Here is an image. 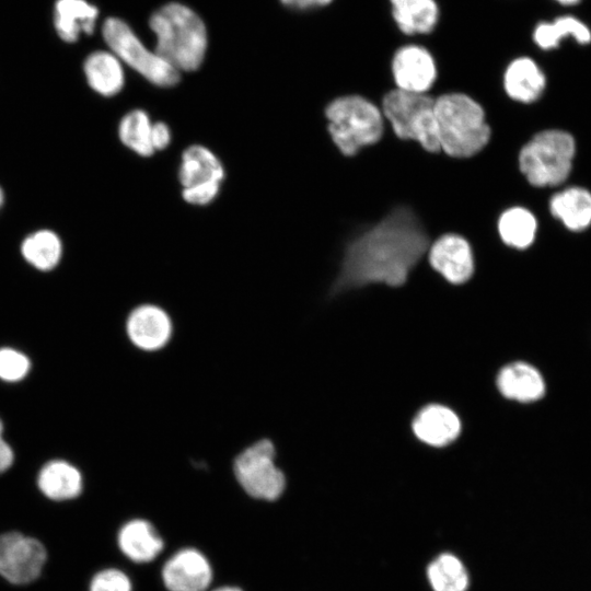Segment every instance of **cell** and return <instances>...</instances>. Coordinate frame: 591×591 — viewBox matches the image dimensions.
Returning a JSON list of instances; mask_svg holds the SVG:
<instances>
[{
  "instance_id": "19",
  "label": "cell",
  "mask_w": 591,
  "mask_h": 591,
  "mask_svg": "<svg viewBox=\"0 0 591 591\" xmlns=\"http://www.w3.org/2000/svg\"><path fill=\"white\" fill-rule=\"evenodd\" d=\"M117 546L121 554L136 564L154 560L164 548V541L151 522L131 519L117 532Z\"/></svg>"
},
{
  "instance_id": "31",
  "label": "cell",
  "mask_w": 591,
  "mask_h": 591,
  "mask_svg": "<svg viewBox=\"0 0 591 591\" xmlns=\"http://www.w3.org/2000/svg\"><path fill=\"white\" fill-rule=\"evenodd\" d=\"M221 184L218 182L202 183L182 188L184 201L193 206H207L213 202L220 194Z\"/></svg>"
},
{
  "instance_id": "28",
  "label": "cell",
  "mask_w": 591,
  "mask_h": 591,
  "mask_svg": "<svg viewBox=\"0 0 591 591\" xmlns=\"http://www.w3.org/2000/svg\"><path fill=\"white\" fill-rule=\"evenodd\" d=\"M428 582L433 591H466L468 572L463 561L455 555H438L427 568Z\"/></svg>"
},
{
  "instance_id": "3",
  "label": "cell",
  "mask_w": 591,
  "mask_h": 591,
  "mask_svg": "<svg viewBox=\"0 0 591 591\" xmlns=\"http://www.w3.org/2000/svg\"><path fill=\"white\" fill-rule=\"evenodd\" d=\"M440 151L456 158H471L489 141L490 127L483 107L471 96L452 92L434 99Z\"/></svg>"
},
{
  "instance_id": "16",
  "label": "cell",
  "mask_w": 591,
  "mask_h": 591,
  "mask_svg": "<svg viewBox=\"0 0 591 591\" xmlns=\"http://www.w3.org/2000/svg\"><path fill=\"white\" fill-rule=\"evenodd\" d=\"M567 39L580 46L590 45V25L581 18L566 13L537 21L531 31L532 43L542 51L556 50Z\"/></svg>"
},
{
  "instance_id": "20",
  "label": "cell",
  "mask_w": 591,
  "mask_h": 591,
  "mask_svg": "<svg viewBox=\"0 0 591 591\" xmlns=\"http://www.w3.org/2000/svg\"><path fill=\"white\" fill-rule=\"evenodd\" d=\"M496 383L503 397L519 403L536 402L546 391L542 373L534 366L521 361L501 368Z\"/></svg>"
},
{
  "instance_id": "15",
  "label": "cell",
  "mask_w": 591,
  "mask_h": 591,
  "mask_svg": "<svg viewBox=\"0 0 591 591\" xmlns=\"http://www.w3.org/2000/svg\"><path fill=\"white\" fill-rule=\"evenodd\" d=\"M547 85L546 74L541 65L531 56L512 58L505 67L502 86L513 101L530 104L538 101Z\"/></svg>"
},
{
  "instance_id": "14",
  "label": "cell",
  "mask_w": 591,
  "mask_h": 591,
  "mask_svg": "<svg viewBox=\"0 0 591 591\" xmlns=\"http://www.w3.org/2000/svg\"><path fill=\"white\" fill-rule=\"evenodd\" d=\"M126 333L137 348L155 351L163 348L172 335V322L167 313L154 304L135 308L126 321Z\"/></svg>"
},
{
  "instance_id": "33",
  "label": "cell",
  "mask_w": 591,
  "mask_h": 591,
  "mask_svg": "<svg viewBox=\"0 0 591 591\" xmlns=\"http://www.w3.org/2000/svg\"><path fill=\"white\" fill-rule=\"evenodd\" d=\"M285 7L294 11H313L332 5L335 0H279Z\"/></svg>"
},
{
  "instance_id": "2",
  "label": "cell",
  "mask_w": 591,
  "mask_h": 591,
  "mask_svg": "<svg viewBox=\"0 0 591 591\" xmlns=\"http://www.w3.org/2000/svg\"><path fill=\"white\" fill-rule=\"evenodd\" d=\"M149 27L155 36L153 49L181 73L201 67L208 49V31L190 7L167 2L151 14Z\"/></svg>"
},
{
  "instance_id": "24",
  "label": "cell",
  "mask_w": 591,
  "mask_h": 591,
  "mask_svg": "<svg viewBox=\"0 0 591 591\" xmlns=\"http://www.w3.org/2000/svg\"><path fill=\"white\" fill-rule=\"evenodd\" d=\"M97 16V8L86 0H57L54 24L62 40L73 43L81 34L94 32Z\"/></svg>"
},
{
  "instance_id": "4",
  "label": "cell",
  "mask_w": 591,
  "mask_h": 591,
  "mask_svg": "<svg viewBox=\"0 0 591 591\" xmlns=\"http://www.w3.org/2000/svg\"><path fill=\"white\" fill-rule=\"evenodd\" d=\"M576 154L577 142L571 132L560 128L544 129L521 148L519 170L533 187H558L569 178Z\"/></svg>"
},
{
  "instance_id": "11",
  "label": "cell",
  "mask_w": 591,
  "mask_h": 591,
  "mask_svg": "<svg viewBox=\"0 0 591 591\" xmlns=\"http://www.w3.org/2000/svg\"><path fill=\"white\" fill-rule=\"evenodd\" d=\"M161 578L167 591H207L213 570L204 553L195 547H185L164 563Z\"/></svg>"
},
{
  "instance_id": "13",
  "label": "cell",
  "mask_w": 591,
  "mask_h": 591,
  "mask_svg": "<svg viewBox=\"0 0 591 591\" xmlns=\"http://www.w3.org/2000/svg\"><path fill=\"white\" fill-rule=\"evenodd\" d=\"M391 21L408 39L433 34L442 20L439 0H386Z\"/></svg>"
},
{
  "instance_id": "30",
  "label": "cell",
  "mask_w": 591,
  "mask_h": 591,
  "mask_svg": "<svg viewBox=\"0 0 591 591\" xmlns=\"http://www.w3.org/2000/svg\"><path fill=\"white\" fill-rule=\"evenodd\" d=\"M30 366V360L24 354L12 348L0 349V379L19 381L27 374Z\"/></svg>"
},
{
  "instance_id": "36",
  "label": "cell",
  "mask_w": 591,
  "mask_h": 591,
  "mask_svg": "<svg viewBox=\"0 0 591 591\" xmlns=\"http://www.w3.org/2000/svg\"><path fill=\"white\" fill-rule=\"evenodd\" d=\"M211 591H243L241 588L236 587V586H222V587H218Z\"/></svg>"
},
{
  "instance_id": "34",
  "label": "cell",
  "mask_w": 591,
  "mask_h": 591,
  "mask_svg": "<svg viewBox=\"0 0 591 591\" xmlns=\"http://www.w3.org/2000/svg\"><path fill=\"white\" fill-rule=\"evenodd\" d=\"M2 433L3 425L0 419V474L8 471L14 461L13 451L9 443L3 439Z\"/></svg>"
},
{
  "instance_id": "29",
  "label": "cell",
  "mask_w": 591,
  "mask_h": 591,
  "mask_svg": "<svg viewBox=\"0 0 591 591\" xmlns=\"http://www.w3.org/2000/svg\"><path fill=\"white\" fill-rule=\"evenodd\" d=\"M88 591H132V582L121 569L108 567L92 576Z\"/></svg>"
},
{
  "instance_id": "23",
  "label": "cell",
  "mask_w": 591,
  "mask_h": 591,
  "mask_svg": "<svg viewBox=\"0 0 591 591\" xmlns=\"http://www.w3.org/2000/svg\"><path fill=\"white\" fill-rule=\"evenodd\" d=\"M37 487L51 501H68L81 495L83 478L80 471L69 462L54 460L40 468Z\"/></svg>"
},
{
  "instance_id": "22",
  "label": "cell",
  "mask_w": 591,
  "mask_h": 591,
  "mask_svg": "<svg viewBox=\"0 0 591 591\" xmlns=\"http://www.w3.org/2000/svg\"><path fill=\"white\" fill-rule=\"evenodd\" d=\"M83 72L89 86L103 97H113L125 86L124 65L111 50H95L86 56Z\"/></svg>"
},
{
  "instance_id": "7",
  "label": "cell",
  "mask_w": 591,
  "mask_h": 591,
  "mask_svg": "<svg viewBox=\"0 0 591 591\" xmlns=\"http://www.w3.org/2000/svg\"><path fill=\"white\" fill-rule=\"evenodd\" d=\"M382 113L399 139L414 140L431 153L440 152L433 97L394 89L384 95Z\"/></svg>"
},
{
  "instance_id": "8",
  "label": "cell",
  "mask_w": 591,
  "mask_h": 591,
  "mask_svg": "<svg viewBox=\"0 0 591 591\" xmlns=\"http://www.w3.org/2000/svg\"><path fill=\"white\" fill-rule=\"evenodd\" d=\"M276 449L269 439H259L233 460V473L241 488L252 498L275 501L286 489V476L276 465Z\"/></svg>"
},
{
  "instance_id": "35",
  "label": "cell",
  "mask_w": 591,
  "mask_h": 591,
  "mask_svg": "<svg viewBox=\"0 0 591 591\" xmlns=\"http://www.w3.org/2000/svg\"><path fill=\"white\" fill-rule=\"evenodd\" d=\"M551 1L564 8H572V7L579 5L583 0H551Z\"/></svg>"
},
{
  "instance_id": "32",
  "label": "cell",
  "mask_w": 591,
  "mask_h": 591,
  "mask_svg": "<svg viewBox=\"0 0 591 591\" xmlns=\"http://www.w3.org/2000/svg\"><path fill=\"white\" fill-rule=\"evenodd\" d=\"M172 141V131L170 126L164 121H153L151 130V143L154 151L166 149Z\"/></svg>"
},
{
  "instance_id": "21",
  "label": "cell",
  "mask_w": 591,
  "mask_h": 591,
  "mask_svg": "<svg viewBox=\"0 0 591 591\" xmlns=\"http://www.w3.org/2000/svg\"><path fill=\"white\" fill-rule=\"evenodd\" d=\"M177 177L182 188L209 183H222L224 166L219 157L204 144H190L181 155Z\"/></svg>"
},
{
  "instance_id": "37",
  "label": "cell",
  "mask_w": 591,
  "mask_h": 591,
  "mask_svg": "<svg viewBox=\"0 0 591 591\" xmlns=\"http://www.w3.org/2000/svg\"><path fill=\"white\" fill-rule=\"evenodd\" d=\"M4 199H5V195H4V192H3L2 187L0 186V209L2 208V206L4 204Z\"/></svg>"
},
{
  "instance_id": "25",
  "label": "cell",
  "mask_w": 591,
  "mask_h": 591,
  "mask_svg": "<svg viewBox=\"0 0 591 591\" xmlns=\"http://www.w3.org/2000/svg\"><path fill=\"white\" fill-rule=\"evenodd\" d=\"M538 222L535 215L525 207L506 209L499 217L497 228L501 241L515 250H526L535 241Z\"/></svg>"
},
{
  "instance_id": "10",
  "label": "cell",
  "mask_w": 591,
  "mask_h": 591,
  "mask_svg": "<svg viewBox=\"0 0 591 591\" xmlns=\"http://www.w3.org/2000/svg\"><path fill=\"white\" fill-rule=\"evenodd\" d=\"M396 89L427 93L438 79V62L432 51L420 42L409 39L397 46L390 62Z\"/></svg>"
},
{
  "instance_id": "27",
  "label": "cell",
  "mask_w": 591,
  "mask_h": 591,
  "mask_svg": "<svg viewBox=\"0 0 591 591\" xmlns=\"http://www.w3.org/2000/svg\"><path fill=\"white\" fill-rule=\"evenodd\" d=\"M153 121L149 113L142 108L127 112L119 120L117 134L120 142L130 151L142 158L155 152L151 143Z\"/></svg>"
},
{
  "instance_id": "6",
  "label": "cell",
  "mask_w": 591,
  "mask_h": 591,
  "mask_svg": "<svg viewBox=\"0 0 591 591\" xmlns=\"http://www.w3.org/2000/svg\"><path fill=\"white\" fill-rule=\"evenodd\" d=\"M102 35L109 50L149 83L158 88L175 86L181 72L162 58L154 49L144 45L135 31L119 18H107Z\"/></svg>"
},
{
  "instance_id": "5",
  "label": "cell",
  "mask_w": 591,
  "mask_h": 591,
  "mask_svg": "<svg viewBox=\"0 0 591 591\" xmlns=\"http://www.w3.org/2000/svg\"><path fill=\"white\" fill-rule=\"evenodd\" d=\"M327 130L337 149L346 157L376 143L383 136L384 120L381 111L358 94L334 99L325 107Z\"/></svg>"
},
{
  "instance_id": "9",
  "label": "cell",
  "mask_w": 591,
  "mask_h": 591,
  "mask_svg": "<svg viewBox=\"0 0 591 591\" xmlns=\"http://www.w3.org/2000/svg\"><path fill=\"white\" fill-rule=\"evenodd\" d=\"M45 545L36 537L20 531L0 534V577L14 586L37 580L47 563Z\"/></svg>"
},
{
  "instance_id": "18",
  "label": "cell",
  "mask_w": 591,
  "mask_h": 591,
  "mask_svg": "<svg viewBox=\"0 0 591 591\" xmlns=\"http://www.w3.org/2000/svg\"><path fill=\"white\" fill-rule=\"evenodd\" d=\"M414 434L421 442L442 448L452 443L461 432V421L449 407L431 404L421 408L412 422Z\"/></svg>"
},
{
  "instance_id": "1",
  "label": "cell",
  "mask_w": 591,
  "mask_h": 591,
  "mask_svg": "<svg viewBox=\"0 0 591 591\" xmlns=\"http://www.w3.org/2000/svg\"><path fill=\"white\" fill-rule=\"evenodd\" d=\"M430 241L419 217L407 206L393 208L347 243L332 294L372 283L403 286Z\"/></svg>"
},
{
  "instance_id": "26",
  "label": "cell",
  "mask_w": 591,
  "mask_h": 591,
  "mask_svg": "<svg viewBox=\"0 0 591 591\" xmlns=\"http://www.w3.org/2000/svg\"><path fill=\"white\" fill-rule=\"evenodd\" d=\"M20 251L31 266L48 271L59 264L63 246L60 236L55 231L39 229L23 239Z\"/></svg>"
},
{
  "instance_id": "17",
  "label": "cell",
  "mask_w": 591,
  "mask_h": 591,
  "mask_svg": "<svg viewBox=\"0 0 591 591\" xmlns=\"http://www.w3.org/2000/svg\"><path fill=\"white\" fill-rule=\"evenodd\" d=\"M548 210L566 230L583 232L591 227V190L580 185L563 187L551 196Z\"/></svg>"
},
{
  "instance_id": "12",
  "label": "cell",
  "mask_w": 591,
  "mask_h": 591,
  "mask_svg": "<svg viewBox=\"0 0 591 591\" xmlns=\"http://www.w3.org/2000/svg\"><path fill=\"white\" fill-rule=\"evenodd\" d=\"M431 267L447 281L462 285L474 273V257L470 243L461 235L448 233L441 235L428 248Z\"/></svg>"
}]
</instances>
